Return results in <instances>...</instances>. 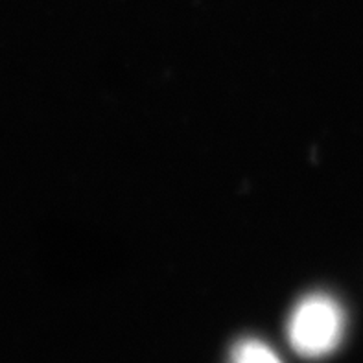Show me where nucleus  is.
Returning a JSON list of instances; mask_svg holds the SVG:
<instances>
[{"instance_id": "nucleus-1", "label": "nucleus", "mask_w": 363, "mask_h": 363, "mask_svg": "<svg viewBox=\"0 0 363 363\" xmlns=\"http://www.w3.org/2000/svg\"><path fill=\"white\" fill-rule=\"evenodd\" d=\"M345 310L332 295L315 291L304 295L291 310L286 334L291 349L303 358H325L345 336Z\"/></svg>"}, {"instance_id": "nucleus-2", "label": "nucleus", "mask_w": 363, "mask_h": 363, "mask_svg": "<svg viewBox=\"0 0 363 363\" xmlns=\"http://www.w3.org/2000/svg\"><path fill=\"white\" fill-rule=\"evenodd\" d=\"M229 363H282L279 354L266 341L257 337H244L236 341L230 350Z\"/></svg>"}]
</instances>
